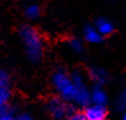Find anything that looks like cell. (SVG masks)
I'll return each mask as SVG.
<instances>
[{"label":"cell","instance_id":"9","mask_svg":"<svg viewBox=\"0 0 126 120\" xmlns=\"http://www.w3.org/2000/svg\"><path fill=\"white\" fill-rule=\"evenodd\" d=\"M84 37L88 42L91 43H98L102 41V36L94 27H87L84 29Z\"/></svg>","mask_w":126,"mask_h":120},{"label":"cell","instance_id":"11","mask_svg":"<svg viewBox=\"0 0 126 120\" xmlns=\"http://www.w3.org/2000/svg\"><path fill=\"white\" fill-rule=\"evenodd\" d=\"M116 106L118 110H126V91H122L116 99Z\"/></svg>","mask_w":126,"mask_h":120},{"label":"cell","instance_id":"13","mask_svg":"<svg viewBox=\"0 0 126 120\" xmlns=\"http://www.w3.org/2000/svg\"><path fill=\"white\" fill-rule=\"evenodd\" d=\"M69 45H70L71 50L75 51V52H80L81 50H83V45H81V42H80L79 40H77V39L71 40V41L69 42Z\"/></svg>","mask_w":126,"mask_h":120},{"label":"cell","instance_id":"6","mask_svg":"<svg viewBox=\"0 0 126 120\" xmlns=\"http://www.w3.org/2000/svg\"><path fill=\"white\" fill-rule=\"evenodd\" d=\"M85 120H105L106 118V109L101 105H89L84 111Z\"/></svg>","mask_w":126,"mask_h":120},{"label":"cell","instance_id":"16","mask_svg":"<svg viewBox=\"0 0 126 120\" xmlns=\"http://www.w3.org/2000/svg\"><path fill=\"white\" fill-rule=\"evenodd\" d=\"M122 120H126V112L124 114V116H122Z\"/></svg>","mask_w":126,"mask_h":120},{"label":"cell","instance_id":"8","mask_svg":"<svg viewBox=\"0 0 126 120\" xmlns=\"http://www.w3.org/2000/svg\"><path fill=\"white\" fill-rule=\"evenodd\" d=\"M95 29L99 32L101 36H106V35H110L113 31V26L110 20H107L105 18H101V19L97 20V23H95Z\"/></svg>","mask_w":126,"mask_h":120},{"label":"cell","instance_id":"14","mask_svg":"<svg viewBox=\"0 0 126 120\" xmlns=\"http://www.w3.org/2000/svg\"><path fill=\"white\" fill-rule=\"evenodd\" d=\"M68 120H85V118H84L83 114H80V112H75V114H71L68 118Z\"/></svg>","mask_w":126,"mask_h":120},{"label":"cell","instance_id":"10","mask_svg":"<svg viewBox=\"0 0 126 120\" xmlns=\"http://www.w3.org/2000/svg\"><path fill=\"white\" fill-rule=\"evenodd\" d=\"M91 74H92V78L97 82V84H102V83L106 82L107 76H106V73L103 72L102 69H93L91 72Z\"/></svg>","mask_w":126,"mask_h":120},{"label":"cell","instance_id":"7","mask_svg":"<svg viewBox=\"0 0 126 120\" xmlns=\"http://www.w3.org/2000/svg\"><path fill=\"white\" fill-rule=\"evenodd\" d=\"M91 101L93 105H101L105 106L107 102V95L105 92V89L99 86H95L91 91Z\"/></svg>","mask_w":126,"mask_h":120},{"label":"cell","instance_id":"3","mask_svg":"<svg viewBox=\"0 0 126 120\" xmlns=\"http://www.w3.org/2000/svg\"><path fill=\"white\" fill-rule=\"evenodd\" d=\"M71 79L77 88V96L74 102L77 105H80V106H87L91 102V91L88 89L83 76L80 73H74L71 76Z\"/></svg>","mask_w":126,"mask_h":120},{"label":"cell","instance_id":"5","mask_svg":"<svg viewBox=\"0 0 126 120\" xmlns=\"http://www.w3.org/2000/svg\"><path fill=\"white\" fill-rule=\"evenodd\" d=\"M12 89H10V78L8 73L0 70V107L6 106L8 101L10 100Z\"/></svg>","mask_w":126,"mask_h":120},{"label":"cell","instance_id":"15","mask_svg":"<svg viewBox=\"0 0 126 120\" xmlns=\"http://www.w3.org/2000/svg\"><path fill=\"white\" fill-rule=\"evenodd\" d=\"M17 120H32V118H31V115H29V114H22V115L18 116Z\"/></svg>","mask_w":126,"mask_h":120},{"label":"cell","instance_id":"4","mask_svg":"<svg viewBox=\"0 0 126 120\" xmlns=\"http://www.w3.org/2000/svg\"><path fill=\"white\" fill-rule=\"evenodd\" d=\"M47 110L50 115H52L55 119H61L68 115L69 107L66 105V101H64L60 97H52L47 102Z\"/></svg>","mask_w":126,"mask_h":120},{"label":"cell","instance_id":"2","mask_svg":"<svg viewBox=\"0 0 126 120\" xmlns=\"http://www.w3.org/2000/svg\"><path fill=\"white\" fill-rule=\"evenodd\" d=\"M52 83L60 99H63L64 101L74 102L77 96V88L70 76L64 72H57L52 78Z\"/></svg>","mask_w":126,"mask_h":120},{"label":"cell","instance_id":"1","mask_svg":"<svg viewBox=\"0 0 126 120\" xmlns=\"http://www.w3.org/2000/svg\"><path fill=\"white\" fill-rule=\"evenodd\" d=\"M20 37L24 42V47H26L28 56L32 60H38L43 51L42 40H41V36L38 35V32L32 27L26 26L20 29Z\"/></svg>","mask_w":126,"mask_h":120},{"label":"cell","instance_id":"12","mask_svg":"<svg viewBox=\"0 0 126 120\" xmlns=\"http://www.w3.org/2000/svg\"><path fill=\"white\" fill-rule=\"evenodd\" d=\"M26 16L29 19H34L40 16V8L37 5H29L26 9Z\"/></svg>","mask_w":126,"mask_h":120}]
</instances>
